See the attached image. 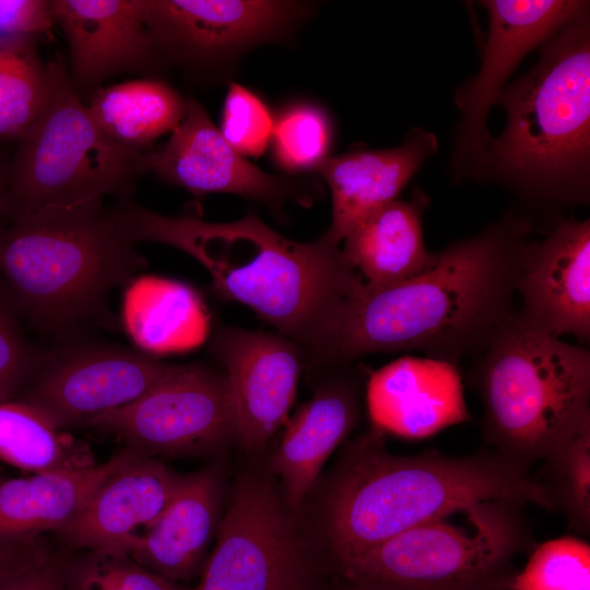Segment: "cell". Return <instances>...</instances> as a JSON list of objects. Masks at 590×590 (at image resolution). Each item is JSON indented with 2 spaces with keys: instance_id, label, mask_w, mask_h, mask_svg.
Instances as JSON below:
<instances>
[{
  "instance_id": "obj_1",
  "label": "cell",
  "mask_w": 590,
  "mask_h": 590,
  "mask_svg": "<svg viewBox=\"0 0 590 590\" xmlns=\"http://www.w3.org/2000/svg\"><path fill=\"white\" fill-rule=\"evenodd\" d=\"M529 221L506 217L436 252L408 281L364 282L338 309L315 363L346 364L381 352L421 351L456 365L476 356L508 317Z\"/></svg>"
},
{
  "instance_id": "obj_2",
  "label": "cell",
  "mask_w": 590,
  "mask_h": 590,
  "mask_svg": "<svg viewBox=\"0 0 590 590\" xmlns=\"http://www.w3.org/2000/svg\"><path fill=\"white\" fill-rule=\"evenodd\" d=\"M111 211L133 244L161 243L188 253L209 272L220 296L251 308L311 361L342 303L364 284L339 245L324 235L296 241L252 212L211 223L160 214L126 199Z\"/></svg>"
},
{
  "instance_id": "obj_3",
  "label": "cell",
  "mask_w": 590,
  "mask_h": 590,
  "mask_svg": "<svg viewBox=\"0 0 590 590\" xmlns=\"http://www.w3.org/2000/svg\"><path fill=\"white\" fill-rule=\"evenodd\" d=\"M382 438L371 428L352 444L330 486L327 532L339 564L480 502L508 499L554 510L546 485L528 467L488 448L460 457L435 449L398 456Z\"/></svg>"
},
{
  "instance_id": "obj_4",
  "label": "cell",
  "mask_w": 590,
  "mask_h": 590,
  "mask_svg": "<svg viewBox=\"0 0 590 590\" xmlns=\"http://www.w3.org/2000/svg\"><path fill=\"white\" fill-rule=\"evenodd\" d=\"M507 114L474 168L526 199L585 203L589 198L590 32L588 12L547 40L535 67L504 87Z\"/></svg>"
},
{
  "instance_id": "obj_5",
  "label": "cell",
  "mask_w": 590,
  "mask_h": 590,
  "mask_svg": "<svg viewBox=\"0 0 590 590\" xmlns=\"http://www.w3.org/2000/svg\"><path fill=\"white\" fill-rule=\"evenodd\" d=\"M144 267L103 200L43 209L0 231V275L45 332L107 320L109 294Z\"/></svg>"
},
{
  "instance_id": "obj_6",
  "label": "cell",
  "mask_w": 590,
  "mask_h": 590,
  "mask_svg": "<svg viewBox=\"0 0 590 590\" xmlns=\"http://www.w3.org/2000/svg\"><path fill=\"white\" fill-rule=\"evenodd\" d=\"M484 447L530 468L590 422V352L523 326L512 311L475 356Z\"/></svg>"
},
{
  "instance_id": "obj_7",
  "label": "cell",
  "mask_w": 590,
  "mask_h": 590,
  "mask_svg": "<svg viewBox=\"0 0 590 590\" xmlns=\"http://www.w3.org/2000/svg\"><path fill=\"white\" fill-rule=\"evenodd\" d=\"M526 504L494 499L405 530L339 564L365 590H510L518 555L536 543ZM456 514V512H455Z\"/></svg>"
},
{
  "instance_id": "obj_8",
  "label": "cell",
  "mask_w": 590,
  "mask_h": 590,
  "mask_svg": "<svg viewBox=\"0 0 590 590\" xmlns=\"http://www.w3.org/2000/svg\"><path fill=\"white\" fill-rule=\"evenodd\" d=\"M49 66L46 104L8 165V224L47 208L108 194L126 198L148 173V150L123 148L102 131L74 88L63 58Z\"/></svg>"
},
{
  "instance_id": "obj_9",
  "label": "cell",
  "mask_w": 590,
  "mask_h": 590,
  "mask_svg": "<svg viewBox=\"0 0 590 590\" xmlns=\"http://www.w3.org/2000/svg\"><path fill=\"white\" fill-rule=\"evenodd\" d=\"M86 426L114 435L145 457L200 453L236 436L224 373L200 366H180L133 402Z\"/></svg>"
},
{
  "instance_id": "obj_10",
  "label": "cell",
  "mask_w": 590,
  "mask_h": 590,
  "mask_svg": "<svg viewBox=\"0 0 590 590\" xmlns=\"http://www.w3.org/2000/svg\"><path fill=\"white\" fill-rule=\"evenodd\" d=\"M162 61L205 70L285 36L309 12L268 0H138Z\"/></svg>"
},
{
  "instance_id": "obj_11",
  "label": "cell",
  "mask_w": 590,
  "mask_h": 590,
  "mask_svg": "<svg viewBox=\"0 0 590 590\" xmlns=\"http://www.w3.org/2000/svg\"><path fill=\"white\" fill-rule=\"evenodd\" d=\"M179 367L122 347L71 346L45 356L17 399L35 406L61 429L86 426L95 417L133 402Z\"/></svg>"
},
{
  "instance_id": "obj_12",
  "label": "cell",
  "mask_w": 590,
  "mask_h": 590,
  "mask_svg": "<svg viewBox=\"0 0 590 590\" xmlns=\"http://www.w3.org/2000/svg\"><path fill=\"white\" fill-rule=\"evenodd\" d=\"M215 547L192 590H305L306 567L269 485L240 481Z\"/></svg>"
},
{
  "instance_id": "obj_13",
  "label": "cell",
  "mask_w": 590,
  "mask_h": 590,
  "mask_svg": "<svg viewBox=\"0 0 590 590\" xmlns=\"http://www.w3.org/2000/svg\"><path fill=\"white\" fill-rule=\"evenodd\" d=\"M489 16L482 64L474 78L456 93L461 111L456 144V165L472 169L491 137L486 118L504 83L520 61L574 20L588 12L589 2L577 0L483 1Z\"/></svg>"
},
{
  "instance_id": "obj_14",
  "label": "cell",
  "mask_w": 590,
  "mask_h": 590,
  "mask_svg": "<svg viewBox=\"0 0 590 590\" xmlns=\"http://www.w3.org/2000/svg\"><path fill=\"white\" fill-rule=\"evenodd\" d=\"M148 172L197 197L225 192L275 208L288 200L311 203L303 184L271 175L237 153L193 98L187 99L185 117L168 141L158 150L148 151Z\"/></svg>"
},
{
  "instance_id": "obj_15",
  "label": "cell",
  "mask_w": 590,
  "mask_h": 590,
  "mask_svg": "<svg viewBox=\"0 0 590 590\" xmlns=\"http://www.w3.org/2000/svg\"><path fill=\"white\" fill-rule=\"evenodd\" d=\"M529 329L558 338L590 340V222L560 220L551 235L526 243L515 280Z\"/></svg>"
},
{
  "instance_id": "obj_16",
  "label": "cell",
  "mask_w": 590,
  "mask_h": 590,
  "mask_svg": "<svg viewBox=\"0 0 590 590\" xmlns=\"http://www.w3.org/2000/svg\"><path fill=\"white\" fill-rule=\"evenodd\" d=\"M213 347L225 367L236 436L248 450L260 449L287 421L304 352L283 335L241 329L222 330Z\"/></svg>"
},
{
  "instance_id": "obj_17",
  "label": "cell",
  "mask_w": 590,
  "mask_h": 590,
  "mask_svg": "<svg viewBox=\"0 0 590 590\" xmlns=\"http://www.w3.org/2000/svg\"><path fill=\"white\" fill-rule=\"evenodd\" d=\"M49 3L54 24L64 34L70 78L81 98L113 76L150 71L163 62L138 0H51Z\"/></svg>"
},
{
  "instance_id": "obj_18",
  "label": "cell",
  "mask_w": 590,
  "mask_h": 590,
  "mask_svg": "<svg viewBox=\"0 0 590 590\" xmlns=\"http://www.w3.org/2000/svg\"><path fill=\"white\" fill-rule=\"evenodd\" d=\"M366 404L373 428L406 439L471 420L457 366L429 357H402L371 374Z\"/></svg>"
},
{
  "instance_id": "obj_19",
  "label": "cell",
  "mask_w": 590,
  "mask_h": 590,
  "mask_svg": "<svg viewBox=\"0 0 590 590\" xmlns=\"http://www.w3.org/2000/svg\"><path fill=\"white\" fill-rule=\"evenodd\" d=\"M187 474L137 456L108 476L58 533L83 550L125 552L164 511Z\"/></svg>"
},
{
  "instance_id": "obj_20",
  "label": "cell",
  "mask_w": 590,
  "mask_h": 590,
  "mask_svg": "<svg viewBox=\"0 0 590 590\" xmlns=\"http://www.w3.org/2000/svg\"><path fill=\"white\" fill-rule=\"evenodd\" d=\"M437 146L433 133L416 128L393 149L328 156L314 170L331 192V224L323 235L339 245L365 219L396 201Z\"/></svg>"
},
{
  "instance_id": "obj_21",
  "label": "cell",
  "mask_w": 590,
  "mask_h": 590,
  "mask_svg": "<svg viewBox=\"0 0 590 590\" xmlns=\"http://www.w3.org/2000/svg\"><path fill=\"white\" fill-rule=\"evenodd\" d=\"M219 492L214 471L187 474L172 502L126 554L166 580L191 579L220 523Z\"/></svg>"
},
{
  "instance_id": "obj_22",
  "label": "cell",
  "mask_w": 590,
  "mask_h": 590,
  "mask_svg": "<svg viewBox=\"0 0 590 590\" xmlns=\"http://www.w3.org/2000/svg\"><path fill=\"white\" fill-rule=\"evenodd\" d=\"M137 456L140 453L125 448L103 463L3 480L0 483V540L30 539L45 531H60L108 476Z\"/></svg>"
},
{
  "instance_id": "obj_23",
  "label": "cell",
  "mask_w": 590,
  "mask_h": 590,
  "mask_svg": "<svg viewBox=\"0 0 590 590\" xmlns=\"http://www.w3.org/2000/svg\"><path fill=\"white\" fill-rule=\"evenodd\" d=\"M357 416L356 390L338 382L320 389L286 421L272 468L290 506L300 505Z\"/></svg>"
},
{
  "instance_id": "obj_24",
  "label": "cell",
  "mask_w": 590,
  "mask_h": 590,
  "mask_svg": "<svg viewBox=\"0 0 590 590\" xmlns=\"http://www.w3.org/2000/svg\"><path fill=\"white\" fill-rule=\"evenodd\" d=\"M424 197L396 200L359 223L343 240L349 264L373 286H388L413 279L435 262L425 246L422 228Z\"/></svg>"
},
{
  "instance_id": "obj_25",
  "label": "cell",
  "mask_w": 590,
  "mask_h": 590,
  "mask_svg": "<svg viewBox=\"0 0 590 590\" xmlns=\"http://www.w3.org/2000/svg\"><path fill=\"white\" fill-rule=\"evenodd\" d=\"M122 322L132 341L152 354L192 350L209 333L199 294L185 283L154 275L134 278L127 285Z\"/></svg>"
},
{
  "instance_id": "obj_26",
  "label": "cell",
  "mask_w": 590,
  "mask_h": 590,
  "mask_svg": "<svg viewBox=\"0 0 590 590\" xmlns=\"http://www.w3.org/2000/svg\"><path fill=\"white\" fill-rule=\"evenodd\" d=\"M86 106L113 141L127 149L144 151L180 123L187 99L164 81L140 79L99 87L90 95Z\"/></svg>"
},
{
  "instance_id": "obj_27",
  "label": "cell",
  "mask_w": 590,
  "mask_h": 590,
  "mask_svg": "<svg viewBox=\"0 0 590 590\" xmlns=\"http://www.w3.org/2000/svg\"><path fill=\"white\" fill-rule=\"evenodd\" d=\"M0 460L32 473L95 464L84 444L21 399L0 401Z\"/></svg>"
},
{
  "instance_id": "obj_28",
  "label": "cell",
  "mask_w": 590,
  "mask_h": 590,
  "mask_svg": "<svg viewBox=\"0 0 590 590\" xmlns=\"http://www.w3.org/2000/svg\"><path fill=\"white\" fill-rule=\"evenodd\" d=\"M50 84V66L34 35H0V140L21 139L46 104Z\"/></svg>"
},
{
  "instance_id": "obj_29",
  "label": "cell",
  "mask_w": 590,
  "mask_h": 590,
  "mask_svg": "<svg viewBox=\"0 0 590 590\" xmlns=\"http://www.w3.org/2000/svg\"><path fill=\"white\" fill-rule=\"evenodd\" d=\"M547 477L543 482L554 510L567 519L578 534L590 533V422L558 444L544 459Z\"/></svg>"
},
{
  "instance_id": "obj_30",
  "label": "cell",
  "mask_w": 590,
  "mask_h": 590,
  "mask_svg": "<svg viewBox=\"0 0 590 590\" xmlns=\"http://www.w3.org/2000/svg\"><path fill=\"white\" fill-rule=\"evenodd\" d=\"M276 165L286 173L314 172L329 155L332 126L327 113L309 102H297L274 119L271 141Z\"/></svg>"
},
{
  "instance_id": "obj_31",
  "label": "cell",
  "mask_w": 590,
  "mask_h": 590,
  "mask_svg": "<svg viewBox=\"0 0 590 590\" xmlns=\"http://www.w3.org/2000/svg\"><path fill=\"white\" fill-rule=\"evenodd\" d=\"M64 590H192L145 569L128 554L85 550L62 564Z\"/></svg>"
},
{
  "instance_id": "obj_32",
  "label": "cell",
  "mask_w": 590,
  "mask_h": 590,
  "mask_svg": "<svg viewBox=\"0 0 590 590\" xmlns=\"http://www.w3.org/2000/svg\"><path fill=\"white\" fill-rule=\"evenodd\" d=\"M510 590H590V545L574 535L536 544Z\"/></svg>"
},
{
  "instance_id": "obj_33",
  "label": "cell",
  "mask_w": 590,
  "mask_h": 590,
  "mask_svg": "<svg viewBox=\"0 0 590 590\" xmlns=\"http://www.w3.org/2000/svg\"><path fill=\"white\" fill-rule=\"evenodd\" d=\"M274 119L252 91L231 83L222 111L220 132L244 157H259L271 141Z\"/></svg>"
},
{
  "instance_id": "obj_34",
  "label": "cell",
  "mask_w": 590,
  "mask_h": 590,
  "mask_svg": "<svg viewBox=\"0 0 590 590\" xmlns=\"http://www.w3.org/2000/svg\"><path fill=\"white\" fill-rule=\"evenodd\" d=\"M0 309V401L17 399L44 361Z\"/></svg>"
},
{
  "instance_id": "obj_35",
  "label": "cell",
  "mask_w": 590,
  "mask_h": 590,
  "mask_svg": "<svg viewBox=\"0 0 590 590\" xmlns=\"http://www.w3.org/2000/svg\"><path fill=\"white\" fill-rule=\"evenodd\" d=\"M54 25L46 0H0V35H35Z\"/></svg>"
},
{
  "instance_id": "obj_36",
  "label": "cell",
  "mask_w": 590,
  "mask_h": 590,
  "mask_svg": "<svg viewBox=\"0 0 590 590\" xmlns=\"http://www.w3.org/2000/svg\"><path fill=\"white\" fill-rule=\"evenodd\" d=\"M52 557L42 535L20 540H0V580L35 568Z\"/></svg>"
},
{
  "instance_id": "obj_37",
  "label": "cell",
  "mask_w": 590,
  "mask_h": 590,
  "mask_svg": "<svg viewBox=\"0 0 590 590\" xmlns=\"http://www.w3.org/2000/svg\"><path fill=\"white\" fill-rule=\"evenodd\" d=\"M63 559L52 556L46 563L0 580V590H54L62 577Z\"/></svg>"
},
{
  "instance_id": "obj_38",
  "label": "cell",
  "mask_w": 590,
  "mask_h": 590,
  "mask_svg": "<svg viewBox=\"0 0 590 590\" xmlns=\"http://www.w3.org/2000/svg\"><path fill=\"white\" fill-rule=\"evenodd\" d=\"M7 177L8 165L0 164V231L8 224L7 216Z\"/></svg>"
},
{
  "instance_id": "obj_39",
  "label": "cell",
  "mask_w": 590,
  "mask_h": 590,
  "mask_svg": "<svg viewBox=\"0 0 590 590\" xmlns=\"http://www.w3.org/2000/svg\"><path fill=\"white\" fill-rule=\"evenodd\" d=\"M54 590H64V588L62 586V577H61L60 582L54 588Z\"/></svg>"
},
{
  "instance_id": "obj_40",
  "label": "cell",
  "mask_w": 590,
  "mask_h": 590,
  "mask_svg": "<svg viewBox=\"0 0 590 590\" xmlns=\"http://www.w3.org/2000/svg\"><path fill=\"white\" fill-rule=\"evenodd\" d=\"M343 590H365V589H362V588L350 585L347 588H345Z\"/></svg>"
},
{
  "instance_id": "obj_41",
  "label": "cell",
  "mask_w": 590,
  "mask_h": 590,
  "mask_svg": "<svg viewBox=\"0 0 590 590\" xmlns=\"http://www.w3.org/2000/svg\"><path fill=\"white\" fill-rule=\"evenodd\" d=\"M3 480H4V479H3V477L1 476V474H0V483H1Z\"/></svg>"
}]
</instances>
